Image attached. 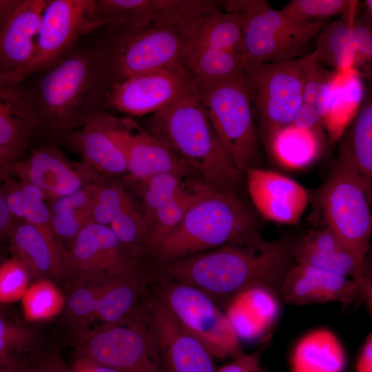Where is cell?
<instances>
[{
  "instance_id": "43",
  "label": "cell",
  "mask_w": 372,
  "mask_h": 372,
  "mask_svg": "<svg viewBox=\"0 0 372 372\" xmlns=\"http://www.w3.org/2000/svg\"><path fill=\"white\" fill-rule=\"evenodd\" d=\"M352 32L355 49L353 69L372 87V19L367 11L354 18Z\"/></svg>"
},
{
  "instance_id": "13",
  "label": "cell",
  "mask_w": 372,
  "mask_h": 372,
  "mask_svg": "<svg viewBox=\"0 0 372 372\" xmlns=\"http://www.w3.org/2000/svg\"><path fill=\"white\" fill-rule=\"evenodd\" d=\"M78 354L119 372H166L141 313L92 332Z\"/></svg>"
},
{
  "instance_id": "14",
  "label": "cell",
  "mask_w": 372,
  "mask_h": 372,
  "mask_svg": "<svg viewBox=\"0 0 372 372\" xmlns=\"http://www.w3.org/2000/svg\"><path fill=\"white\" fill-rule=\"evenodd\" d=\"M137 265L112 229L94 221L78 234L65 254V276L76 283L121 275Z\"/></svg>"
},
{
  "instance_id": "49",
  "label": "cell",
  "mask_w": 372,
  "mask_h": 372,
  "mask_svg": "<svg viewBox=\"0 0 372 372\" xmlns=\"http://www.w3.org/2000/svg\"><path fill=\"white\" fill-rule=\"evenodd\" d=\"M355 372H372V332L365 340L355 364Z\"/></svg>"
},
{
  "instance_id": "32",
  "label": "cell",
  "mask_w": 372,
  "mask_h": 372,
  "mask_svg": "<svg viewBox=\"0 0 372 372\" xmlns=\"http://www.w3.org/2000/svg\"><path fill=\"white\" fill-rule=\"evenodd\" d=\"M337 72L316 64L306 81L302 100L293 124L305 129H321L329 112Z\"/></svg>"
},
{
  "instance_id": "4",
  "label": "cell",
  "mask_w": 372,
  "mask_h": 372,
  "mask_svg": "<svg viewBox=\"0 0 372 372\" xmlns=\"http://www.w3.org/2000/svg\"><path fill=\"white\" fill-rule=\"evenodd\" d=\"M258 234L254 216L237 195L211 187L150 255L161 267Z\"/></svg>"
},
{
  "instance_id": "40",
  "label": "cell",
  "mask_w": 372,
  "mask_h": 372,
  "mask_svg": "<svg viewBox=\"0 0 372 372\" xmlns=\"http://www.w3.org/2000/svg\"><path fill=\"white\" fill-rule=\"evenodd\" d=\"M36 333L23 325L0 320V365L18 362L34 353Z\"/></svg>"
},
{
  "instance_id": "44",
  "label": "cell",
  "mask_w": 372,
  "mask_h": 372,
  "mask_svg": "<svg viewBox=\"0 0 372 372\" xmlns=\"http://www.w3.org/2000/svg\"><path fill=\"white\" fill-rule=\"evenodd\" d=\"M30 273L25 267L12 257L0 267V300L10 303L22 298L27 290Z\"/></svg>"
},
{
  "instance_id": "26",
  "label": "cell",
  "mask_w": 372,
  "mask_h": 372,
  "mask_svg": "<svg viewBox=\"0 0 372 372\" xmlns=\"http://www.w3.org/2000/svg\"><path fill=\"white\" fill-rule=\"evenodd\" d=\"M280 301L272 290L255 287L237 294L224 311L240 340L251 341L272 327L280 312Z\"/></svg>"
},
{
  "instance_id": "28",
  "label": "cell",
  "mask_w": 372,
  "mask_h": 372,
  "mask_svg": "<svg viewBox=\"0 0 372 372\" xmlns=\"http://www.w3.org/2000/svg\"><path fill=\"white\" fill-rule=\"evenodd\" d=\"M101 180L48 203L52 226L64 254L71 248L81 231L94 221V203Z\"/></svg>"
},
{
  "instance_id": "34",
  "label": "cell",
  "mask_w": 372,
  "mask_h": 372,
  "mask_svg": "<svg viewBox=\"0 0 372 372\" xmlns=\"http://www.w3.org/2000/svg\"><path fill=\"white\" fill-rule=\"evenodd\" d=\"M242 53L228 49L198 48L190 53L185 68L194 83H213L243 73Z\"/></svg>"
},
{
  "instance_id": "12",
  "label": "cell",
  "mask_w": 372,
  "mask_h": 372,
  "mask_svg": "<svg viewBox=\"0 0 372 372\" xmlns=\"http://www.w3.org/2000/svg\"><path fill=\"white\" fill-rule=\"evenodd\" d=\"M166 372H216L214 356L189 333L154 290L141 311Z\"/></svg>"
},
{
  "instance_id": "9",
  "label": "cell",
  "mask_w": 372,
  "mask_h": 372,
  "mask_svg": "<svg viewBox=\"0 0 372 372\" xmlns=\"http://www.w3.org/2000/svg\"><path fill=\"white\" fill-rule=\"evenodd\" d=\"M316 64L311 52L290 61L245 65L244 79L262 137L293 123Z\"/></svg>"
},
{
  "instance_id": "54",
  "label": "cell",
  "mask_w": 372,
  "mask_h": 372,
  "mask_svg": "<svg viewBox=\"0 0 372 372\" xmlns=\"http://www.w3.org/2000/svg\"><path fill=\"white\" fill-rule=\"evenodd\" d=\"M371 316L372 317V315H371Z\"/></svg>"
},
{
  "instance_id": "33",
  "label": "cell",
  "mask_w": 372,
  "mask_h": 372,
  "mask_svg": "<svg viewBox=\"0 0 372 372\" xmlns=\"http://www.w3.org/2000/svg\"><path fill=\"white\" fill-rule=\"evenodd\" d=\"M242 42L241 21L234 13L222 12L218 8L196 21L192 50L198 48H212L234 50L242 53Z\"/></svg>"
},
{
  "instance_id": "8",
  "label": "cell",
  "mask_w": 372,
  "mask_h": 372,
  "mask_svg": "<svg viewBox=\"0 0 372 372\" xmlns=\"http://www.w3.org/2000/svg\"><path fill=\"white\" fill-rule=\"evenodd\" d=\"M194 88L230 161L242 173L260 161L254 112L243 73Z\"/></svg>"
},
{
  "instance_id": "27",
  "label": "cell",
  "mask_w": 372,
  "mask_h": 372,
  "mask_svg": "<svg viewBox=\"0 0 372 372\" xmlns=\"http://www.w3.org/2000/svg\"><path fill=\"white\" fill-rule=\"evenodd\" d=\"M262 138L273 162L288 171L309 167L322 152L321 129H305L291 123L268 133Z\"/></svg>"
},
{
  "instance_id": "36",
  "label": "cell",
  "mask_w": 372,
  "mask_h": 372,
  "mask_svg": "<svg viewBox=\"0 0 372 372\" xmlns=\"http://www.w3.org/2000/svg\"><path fill=\"white\" fill-rule=\"evenodd\" d=\"M109 227L123 246L134 256L146 251L150 225L145 215L132 202L112 221Z\"/></svg>"
},
{
  "instance_id": "30",
  "label": "cell",
  "mask_w": 372,
  "mask_h": 372,
  "mask_svg": "<svg viewBox=\"0 0 372 372\" xmlns=\"http://www.w3.org/2000/svg\"><path fill=\"white\" fill-rule=\"evenodd\" d=\"M346 364L343 347L337 337L320 329L303 336L291 356V372H342Z\"/></svg>"
},
{
  "instance_id": "39",
  "label": "cell",
  "mask_w": 372,
  "mask_h": 372,
  "mask_svg": "<svg viewBox=\"0 0 372 372\" xmlns=\"http://www.w3.org/2000/svg\"><path fill=\"white\" fill-rule=\"evenodd\" d=\"M185 178L169 173L159 174L139 181L143 185L142 207L151 227L156 211L185 186Z\"/></svg>"
},
{
  "instance_id": "7",
  "label": "cell",
  "mask_w": 372,
  "mask_h": 372,
  "mask_svg": "<svg viewBox=\"0 0 372 372\" xmlns=\"http://www.w3.org/2000/svg\"><path fill=\"white\" fill-rule=\"evenodd\" d=\"M325 227L362 268L372 237V208L364 183L349 158L338 150L330 171L314 195Z\"/></svg>"
},
{
  "instance_id": "52",
  "label": "cell",
  "mask_w": 372,
  "mask_h": 372,
  "mask_svg": "<svg viewBox=\"0 0 372 372\" xmlns=\"http://www.w3.org/2000/svg\"><path fill=\"white\" fill-rule=\"evenodd\" d=\"M365 4L366 6V11L372 19V0L365 1Z\"/></svg>"
},
{
  "instance_id": "17",
  "label": "cell",
  "mask_w": 372,
  "mask_h": 372,
  "mask_svg": "<svg viewBox=\"0 0 372 372\" xmlns=\"http://www.w3.org/2000/svg\"><path fill=\"white\" fill-rule=\"evenodd\" d=\"M99 28L108 34L200 17L218 7L209 0H97Z\"/></svg>"
},
{
  "instance_id": "48",
  "label": "cell",
  "mask_w": 372,
  "mask_h": 372,
  "mask_svg": "<svg viewBox=\"0 0 372 372\" xmlns=\"http://www.w3.org/2000/svg\"><path fill=\"white\" fill-rule=\"evenodd\" d=\"M69 372H119L112 368L101 364L93 360L78 354L70 366Z\"/></svg>"
},
{
  "instance_id": "16",
  "label": "cell",
  "mask_w": 372,
  "mask_h": 372,
  "mask_svg": "<svg viewBox=\"0 0 372 372\" xmlns=\"http://www.w3.org/2000/svg\"><path fill=\"white\" fill-rule=\"evenodd\" d=\"M38 187L48 203L69 195L101 179L100 174L84 161L70 160L56 147L34 149L25 160L0 173Z\"/></svg>"
},
{
  "instance_id": "15",
  "label": "cell",
  "mask_w": 372,
  "mask_h": 372,
  "mask_svg": "<svg viewBox=\"0 0 372 372\" xmlns=\"http://www.w3.org/2000/svg\"><path fill=\"white\" fill-rule=\"evenodd\" d=\"M193 88V79L184 67L149 71L114 84L109 108L132 116L154 114Z\"/></svg>"
},
{
  "instance_id": "41",
  "label": "cell",
  "mask_w": 372,
  "mask_h": 372,
  "mask_svg": "<svg viewBox=\"0 0 372 372\" xmlns=\"http://www.w3.org/2000/svg\"><path fill=\"white\" fill-rule=\"evenodd\" d=\"M1 174L3 185L1 192L8 209L15 219H24L28 209L34 204L46 201L44 193L37 186L21 181L9 173Z\"/></svg>"
},
{
  "instance_id": "35",
  "label": "cell",
  "mask_w": 372,
  "mask_h": 372,
  "mask_svg": "<svg viewBox=\"0 0 372 372\" xmlns=\"http://www.w3.org/2000/svg\"><path fill=\"white\" fill-rule=\"evenodd\" d=\"M211 187L207 183L187 182L155 214L146 251L151 254L182 223L192 206Z\"/></svg>"
},
{
  "instance_id": "10",
  "label": "cell",
  "mask_w": 372,
  "mask_h": 372,
  "mask_svg": "<svg viewBox=\"0 0 372 372\" xmlns=\"http://www.w3.org/2000/svg\"><path fill=\"white\" fill-rule=\"evenodd\" d=\"M153 290L214 358L235 357L243 352L225 311L205 293L178 282L160 271Z\"/></svg>"
},
{
  "instance_id": "42",
  "label": "cell",
  "mask_w": 372,
  "mask_h": 372,
  "mask_svg": "<svg viewBox=\"0 0 372 372\" xmlns=\"http://www.w3.org/2000/svg\"><path fill=\"white\" fill-rule=\"evenodd\" d=\"M132 202L133 200L123 187L101 179L94 203V222L110 225L114 218Z\"/></svg>"
},
{
  "instance_id": "5",
  "label": "cell",
  "mask_w": 372,
  "mask_h": 372,
  "mask_svg": "<svg viewBox=\"0 0 372 372\" xmlns=\"http://www.w3.org/2000/svg\"><path fill=\"white\" fill-rule=\"evenodd\" d=\"M198 17L111 34L99 41L96 45L114 85L149 71L185 68L192 51L194 28Z\"/></svg>"
},
{
  "instance_id": "22",
  "label": "cell",
  "mask_w": 372,
  "mask_h": 372,
  "mask_svg": "<svg viewBox=\"0 0 372 372\" xmlns=\"http://www.w3.org/2000/svg\"><path fill=\"white\" fill-rule=\"evenodd\" d=\"M39 123L25 86L0 87V172L25 159L29 139Z\"/></svg>"
},
{
  "instance_id": "50",
  "label": "cell",
  "mask_w": 372,
  "mask_h": 372,
  "mask_svg": "<svg viewBox=\"0 0 372 372\" xmlns=\"http://www.w3.org/2000/svg\"><path fill=\"white\" fill-rule=\"evenodd\" d=\"M15 220L8 209L3 195L0 193V235L1 238H8Z\"/></svg>"
},
{
  "instance_id": "37",
  "label": "cell",
  "mask_w": 372,
  "mask_h": 372,
  "mask_svg": "<svg viewBox=\"0 0 372 372\" xmlns=\"http://www.w3.org/2000/svg\"><path fill=\"white\" fill-rule=\"evenodd\" d=\"M21 300L24 316L30 321H41L55 316L65 303L61 291L48 278H41L33 283Z\"/></svg>"
},
{
  "instance_id": "18",
  "label": "cell",
  "mask_w": 372,
  "mask_h": 372,
  "mask_svg": "<svg viewBox=\"0 0 372 372\" xmlns=\"http://www.w3.org/2000/svg\"><path fill=\"white\" fill-rule=\"evenodd\" d=\"M121 147L130 178L136 181L169 173L184 178L198 174L163 143L130 118H119L114 130Z\"/></svg>"
},
{
  "instance_id": "6",
  "label": "cell",
  "mask_w": 372,
  "mask_h": 372,
  "mask_svg": "<svg viewBox=\"0 0 372 372\" xmlns=\"http://www.w3.org/2000/svg\"><path fill=\"white\" fill-rule=\"evenodd\" d=\"M224 11L240 19L246 65L282 62L306 55L308 43L326 21L296 23L265 0L218 1Z\"/></svg>"
},
{
  "instance_id": "3",
  "label": "cell",
  "mask_w": 372,
  "mask_h": 372,
  "mask_svg": "<svg viewBox=\"0 0 372 372\" xmlns=\"http://www.w3.org/2000/svg\"><path fill=\"white\" fill-rule=\"evenodd\" d=\"M216 190L237 195L242 172L226 155L194 88L154 113L147 130Z\"/></svg>"
},
{
  "instance_id": "11",
  "label": "cell",
  "mask_w": 372,
  "mask_h": 372,
  "mask_svg": "<svg viewBox=\"0 0 372 372\" xmlns=\"http://www.w3.org/2000/svg\"><path fill=\"white\" fill-rule=\"evenodd\" d=\"M99 28L94 0H48L33 57L0 87L20 84L25 78L57 63L75 48L78 39Z\"/></svg>"
},
{
  "instance_id": "23",
  "label": "cell",
  "mask_w": 372,
  "mask_h": 372,
  "mask_svg": "<svg viewBox=\"0 0 372 372\" xmlns=\"http://www.w3.org/2000/svg\"><path fill=\"white\" fill-rule=\"evenodd\" d=\"M118 121V118L102 112L63 138L72 151L82 157L83 161L100 174H123L127 172V163L114 136Z\"/></svg>"
},
{
  "instance_id": "25",
  "label": "cell",
  "mask_w": 372,
  "mask_h": 372,
  "mask_svg": "<svg viewBox=\"0 0 372 372\" xmlns=\"http://www.w3.org/2000/svg\"><path fill=\"white\" fill-rule=\"evenodd\" d=\"M293 256L296 263L350 277L360 285L362 267L342 241L325 226L296 238Z\"/></svg>"
},
{
  "instance_id": "46",
  "label": "cell",
  "mask_w": 372,
  "mask_h": 372,
  "mask_svg": "<svg viewBox=\"0 0 372 372\" xmlns=\"http://www.w3.org/2000/svg\"><path fill=\"white\" fill-rule=\"evenodd\" d=\"M268 337L260 347L251 353L244 352L234 357L229 363L217 369L216 372H264L260 366L262 353L270 339Z\"/></svg>"
},
{
  "instance_id": "24",
  "label": "cell",
  "mask_w": 372,
  "mask_h": 372,
  "mask_svg": "<svg viewBox=\"0 0 372 372\" xmlns=\"http://www.w3.org/2000/svg\"><path fill=\"white\" fill-rule=\"evenodd\" d=\"M8 239L12 257L25 267L30 276L40 279L66 278L62 248L25 220H15Z\"/></svg>"
},
{
  "instance_id": "20",
  "label": "cell",
  "mask_w": 372,
  "mask_h": 372,
  "mask_svg": "<svg viewBox=\"0 0 372 372\" xmlns=\"http://www.w3.org/2000/svg\"><path fill=\"white\" fill-rule=\"evenodd\" d=\"M280 297L285 303L298 306L336 301L344 306L363 303L361 289L353 279L298 263L289 270Z\"/></svg>"
},
{
  "instance_id": "55",
  "label": "cell",
  "mask_w": 372,
  "mask_h": 372,
  "mask_svg": "<svg viewBox=\"0 0 372 372\" xmlns=\"http://www.w3.org/2000/svg\"><path fill=\"white\" fill-rule=\"evenodd\" d=\"M264 372H265V371H264Z\"/></svg>"
},
{
  "instance_id": "38",
  "label": "cell",
  "mask_w": 372,
  "mask_h": 372,
  "mask_svg": "<svg viewBox=\"0 0 372 372\" xmlns=\"http://www.w3.org/2000/svg\"><path fill=\"white\" fill-rule=\"evenodd\" d=\"M357 3L349 0H291L280 11L296 23L325 21L337 16L353 17Z\"/></svg>"
},
{
  "instance_id": "1",
  "label": "cell",
  "mask_w": 372,
  "mask_h": 372,
  "mask_svg": "<svg viewBox=\"0 0 372 372\" xmlns=\"http://www.w3.org/2000/svg\"><path fill=\"white\" fill-rule=\"evenodd\" d=\"M296 240L285 236L267 241L258 234L169 262L160 271L203 291L223 310L234 297L251 287H266L280 297L287 274L296 263Z\"/></svg>"
},
{
  "instance_id": "2",
  "label": "cell",
  "mask_w": 372,
  "mask_h": 372,
  "mask_svg": "<svg viewBox=\"0 0 372 372\" xmlns=\"http://www.w3.org/2000/svg\"><path fill=\"white\" fill-rule=\"evenodd\" d=\"M37 74L25 87L44 133L63 138L109 108L114 83L96 45L75 47Z\"/></svg>"
},
{
  "instance_id": "45",
  "label": "cell",
  "mask_w": 372,
  "mask_h": 372,
  "mask_svg": "<svg viewBox=\"0 0 372 372\" xmlns=\"http://www.w3.org/2000/svg\"><path fill=\"white\" fill-rule=\"evenodd\" d=\"M23 372H69V367L56 351L34 352L23 358Z\"/></svg>"
},
{
  "instance_id": "47",
  "label": "cell",
  "mask_w": 372,
  "mask_h": 372,
  "mask_svg": "<svg viewBox=\"0 0 372 372\" xmlns=\"http://www.w3.org/2000/svg\"><path fill=\"white\" fill-rule=\"evenodd\" d=\"M360 287L363 303L372 315V260L369 258H366L362 265Z\"/></svg>"
},
{
  "instance_id": "29",
  "label": "cell",
  "mask_w": 372,
  "mask_h": 372,
  "mask_svg": "<svg viewBox=\"0 0 372 372\" xmlns=\"http://www.w3.org/2000/svg\"><path fill=\"white\" fill-rule=\"evenodd\" d=\"M337 143L362 177L372 208V87Z\"/></svg>"
},
{
  "instance_id": "21",
  "label": "cell",
  "mask_w": 372,
  "mask_h": 372,
  "mask_svg": "<svg viewBox=\"0 0 372 372\" xmlns=\"http://www.w3.org/2000/svg\"><path fill=\"white\" fill-rule=\"evenodd\" d=\"M48 0H19L0 21V85L23 70L33 57Z\"/></svg>"
},
{
  "instance_id": "51",
  "label": "cell",
  "mask_w": 372,
  "mask_h": 372,
  "mask_svg": "<svg viewBox=\"0 0 372 372\" xmlns=\"http://www.w3.org/2000/svg\"><path fill=\"white\" fill-rule=\"evenodd\" d=\"M23 359L8 364L0 365V372H23Z\"/></svg>"
},
{
  "instance_id": "53",
  "label": "cell",
  "mask_w": 372,
  "mask_h": 372,
  "mask_svg": "<svg viewBox=\"0 0 372 372\" xmlns=\"http://www.w3.org/2000/svg\"><path fill=\"white\" fill-rule=\"evenodd\" d=\"M366 258H369L372 260V246L370 247Z\"/></svg>"
},
{
  "instance_id": "31",
  "label": "cell",
  "mask_w": 372,
  "mask_h": 372,
  "mask_svg": "<svg viewBox=\"0 0 372 372\" xmlns=\"http://www.w3.org/2000/svg\"><path fill=\"white\" fill-rule=\"evenodd\" d=\"M353 17H342L324 25L316 37V48L312 52L318 64L323 63L337 73H345L353 69Z\"/></svg>"
},
{
  "instance_id": "19",
  "label": "cell",
  "mask_w": 372,
  "mask_h": 372,
  "mask_svg": "<svg viewBox=\"0 0 372 372\" xmlns=\"http://www.w3.org/2000/svg\"><path fill=\"white\" fill-rule=\"evenodd\" d=\"M245 173L250 198L264 218L280 224L298 223L311 199L304 187L285 175L259 167Z\"/></svg>"
}]
</instances>
